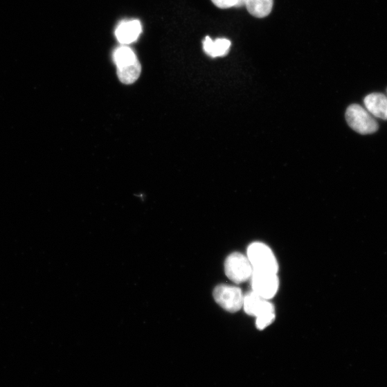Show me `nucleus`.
<instances>
[{
	"mask_svg": "<svg viewBox=\"0 0 387 387\" xmlns=\"http://www.w3.org/2000/svg\"><path fill=\"white\" fill-rule=\"evenodd\" d=\"M247 257L253 271L277 274L278 263L272 250L262 242H253L250 244Z\"/></svg>",
	"mask_w": 387,
	"mask_h": 387,
	"instance_id": "1",
	"label": "nucleus"
},
{
	"mask_svg": "<svg viewBox=\"0 0 387 387\" xmlns=\"http://www.w3.org/2000/svg\"><path fill=\"white\" fill-rule=\"evenodd\" d=\"M345 119L353 130L363 135L375 133L379 129L374 116L358 105H351L346 110Z\"/></svg>",
	"mask_w": 387,
	"mask_h": 387,
	"instance_id": "2",
	"label": "nucleus"
},
{
	"mask_svg": "<svg viewBox=\"0 0 387 387\" xmlns=\"http://www.w3.org/2000/svg\"><path fill=\"white\" fill-rule=\"evenodd\" d=\"M225 271L229 279L240 284L251 280L253 269L248 257L239 253H233L226 260Z\"/></svg>",
	"mask_w": 387,
	"mask_h": 387,
	"instance_id": "3",
	"label": "nucleus"
},
{
	"mask_svg": "<svg viewBox=\"0 0 387 387\" xmlns=\"http://www.w3.org/2000/svg\"><path fill=\"white\" fill-rule=\"evenodd\" d=\"M213 296L216 303L228 312H237L243 307L244 296L238 287L219 285L214 290Z\"/></svg>",
	"mask_w": 387,
	"mask_h": 387,
	"instance_id": "4",
	"label": "nucleus"
},
{
	"mask_svg": "<svg viewBox=\"0 0 387 387\" xmlns=\"http://www.w3.org/2000/svg\"><path fill=\"white\" fill-rule=\"evenodd\" d=\"M251 280L252 291L264 299L273 298L278 291L277 274L253 271Z\"/></svg>",
	"mask_w": 387,
	"mask_h": 387,
	"instance_id": "5",
	"label": "nucleus"
},
{
	"mask_svg": "<svg viewBox=\"0 0 387 387\" xmlns=\"http://www.w3.org/2000/svg\"><path fill=\"white\" fill-rule=\"evenodd\" d=\"M242 307L247 314L256 318L275 312L274 305L269 300L260 297L253 291L244 296Z\"/></svg>",
	"mask_w": 387,
	"mask_h": 387,
	"instance_id": "6",
	"label": "nucleus"
},
{
	"mask_svg": "<svg viewBox=\"0 0 387 387\" xmlns=\"http://www.w3.org/2000/svg\"><path fill=\"white\" fill-rule=\"evenodd\" d=\"M141 23L137 19L121 23L116 30V37L121 44L128 45L136 42L141 33Z\"/></svg>",
	"mask_w": 387,
	"mask_h": 387,
	"instance_id": "7",
	"label": "nucleus"
},
{
	"mask_svg": "<svg viewBox=\"0 0 387 387\" xmlns=\"http://www.w3.org/2000/svg\"><path fill=\"white\" fill-rule=\"evenodd\" d=\"M366 110L373 116L387 120V96L379 93H374L366 96L363 100Z\"/></svg>",
	"mask_w": 387,
	"mask_h": 387,
	"instance_id": "8",
	"label": "nucleus"
},
{
	"mask_svg": "<svg viewBox=\"0 0 387 387\" xmlns=\"http://www.w3.org/2000/svg\"><path fill=\"white\" fill-rule=\"evenodd\" d=\"M202 44L204 51L212 57L227 55L231 47V42L228 39L217 38L213 40L209 36L204 39Z\"/></svg>",
	"mask_w": 387,
	"mask_h": 387,
	"instance_id": "9",
	"label": "nucleus"
},
{
	"mask_svg": "<svg viewBox=\"0 0 387 387\" xmlns=\"http://www.w3.org/2000/svg\"><path fill=\"white\" fill-rule=\"evenodd\" d=\"M246 7L251 15L263 18L271 14L273 7V0H248Z\"/></svg>",
	"mask_w": 387,
	"mask_h": 387,
	"instance_id": "10",
	"label": "nucleus"
},
{
	"mask_svg": "<svg viewBox=\"0 0 387 387\" xmlns=\"http://www.w3.org/2000/svg\"><path fill=\"white\" fill-rule=\"evenodd\" d=\"M141 72V66L139 60L135 63L123 68L117 69V75L122 84L129 85L135 82L139 78Z\"/></svg>",
	"mask_w": 387,
	"mask_h": 387,
	"instance_id": "11",
	"label": "nucleus"
},
{
	"mask_svg": "<svg viewBox=\"0 0 387 387\" xmlns=\"http://www.w3.org/2000/svg\"><path fill=\"white\" fill-rule=\"evenodd\" d=\"M114 60L117 69H119L135 63L138 58L130 48L122 46L115 51Z\"/></svg>",
	"mask_w": 387,
	"mask_h": 387,
	"instance_id": "12",
	"label": "nucleus"
},
{
	"mask_svg": "<svg viewBox=\"0 0 387 387\" xmlns=\"http://www.w3.org/2000/svg\"><path fill=\"white\" fill-rule=\"evenodd\" d=\"M256 327L259 330H263L269 327L276 319V314L269 313L256 318Z\"/></svg>",
	"mask_w": 387,
	"mask_h": 387,
	"instance_id": "13",
	"label": "nucleus"
},
{
	"mask_svg": "<svg viewBox=\"0 0 387 387\" xmlns=\"http://www.w3.org/2000/svg\"><path fill=\"white\" fill-rule=\"evenodd\" d=\"M212 2L220 9H228L235 7L237 0H212Z\"/></svg>",
	"mask_w": 387,
	"mask_h": 387,
	"instance_id": "14",
	"label": "nucleus"
},
{
	"mask_svg": "<svg viewBox=\"0 0 387 387\" xmlns=\"http://www.w3.org/2000/svg\"><path fill=\"white\" fill-rule=\"evenodd\" d=\"M248 0H237L235 8H242L246 6Z\"/></svg>",
	"mask_w": 387,
	"mask_h": 387,
	"instance_id": "15",
	"label": "nucleus"
}]
</instances>
